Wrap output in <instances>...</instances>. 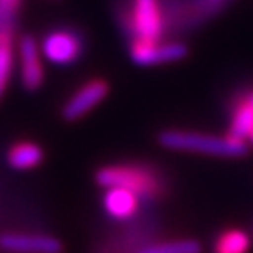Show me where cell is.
<instances>
[{"label": "cell", "mask_w": 253, "mask_h": 253, "mask_svg": "<svg viewBox=\"0 0 253 253\" xmlns=\"http://www.w3.org/2000/svg\"><path fill=\"white\" fill-rule=\"evenodd\" d=\"M160 145L167 150L176 152H195L219 158H242L248 154V143L236 137L208 135L199 131L184 129H167L160 135Z\"/></svg>", "instance_id": "obj_1"}, {"label": "cell", "mask_w": 253, "mask_h": 253, "mask_svg": "<svg viewBox=\"0 0 253 253\" xmlns=\"http://www.w3.org/2000/svg\"><path fill=\"white\" fill-rule=\"evenodd\" d=\"M96 180L101 188H126L139 197H150L160 191V180L148 171L133 165H109L98 171Z\"/></svg>", "instance_id": "obj_2"}, {"label": "cell", "mask_w": 253, "mask_h": 253, "mask_svg": "<svg viewBox=\"0 0 253 253\" xmlns=\"http://www.w3.org/2000/svg\"><path fill=\"white\" fill-rule=\"evenodd\" d=\"M40 47H42V54L45 60L56 66H68L81 56L84 43L77 32L58 28V30H51L49 34H45Z\"/></svg>", "instance_id": "obj_3"}, {"label": "cell", "mask_w": 253, "mask_h": 253, "mask_svg": "<svg viewBox=\"0 0 253 253\" xmlns=\"http://www.w3.org/2000/svg\"><path fill=\"white\" fill-rule=\"evenodd\" d=\"M131 60L139 66H158V64L178 62L188 56V47L178 42H150V40H133L131 43Z\"/></svg>", "instance_id": "obj_4"}, {"label": "cell", "mask_w": 253, "mask_h": 253, "mask_svg": "<svg viewBox=\"0 0 253 253\" xmlns=\"http://www.w3.org/2000/svg\"><path fill=\"white\" fill-rule=\"evenodd\" d=\"M109 84L103 79H92V81L84 83L79 90H75L68 98V101L62 107V118L68 122L79 120V118L86 117L94 107H98L101 101L107 98Z\"/></svg>", "instance_id": "obj_5"}, {"label": "cell", "mask_w": 253, "mask_h": 253, "mask_svg": "<svg viewBox=\"0 0 253 253\" xmlns=\"http://www.w3.org/2000/svg\"><path fill=\"white\" fill-rule=\"evenodd\" d=\"M19 54V72H21V83L27 90H38L43 79H45V70H43V54L42 47L34 36L21 38L17 47Z\"/></svg>", "instance_id": "obj_6"}, {"label": "cell", "mask_w": 253, "mask_h": 253, "mask_svg": "<svg viewBox=\"0 0 253 253\" xmlns=\"http://www.w3.org/2000/svg\"><path fill=\"white\" fill-rule=\"evenodd\" d=\"M129 25L133 40H150V42L160 40L163 34L160 0H133Z\"/></svg>", "instance_id": "obj_7"}, {"label": "cell", "mask_w": 253, "mask_h": 253, "mask_svg": "<svg viewBox=\"0 0 253 253\" xmlns=\"http://www.w3.org/2000/svg\"><path fill=\"white\" fill-rule=\"evenodd\" d=\"M0 248L13 253H60L62 244L47 235H4Z\"/></svg>", "instance_id": "obj_8"}, {"label": "cell", "mask_w": 253, "mask_h": 253, "mask_svg": "<svg viewBox=\"0 0 253 253\" xmlns=\"http://www.w3.org/2000/svg\"><path fill=\"white\" fill-rule=\"evenodd\" d=\"M103 208L115 219H129L139 208V195L126 188H109L103 195Z\"/></svg>", "instance_id": "obj_9"}, {"label": "cell", "mask_w": 253, "mask_h": 253, "mask_svg": "<svg viewBox=\"0 0 253 253\" xmlns=\"http://www.w3.org/2000/svg\"><path fill=\"white\" fill-rule=\"evenodd\" d=\"M6 160H8L9 167H13L17 171H28L43 162V150L36 143L21 141L9 148Z\"/></svg>", "instance_id": "obj_10"}, {"label": "cell", "mask_w": 253, "mask_h": 253, "mask_svg": "<svg viewBox=\"0 0 253 253\" xmlns=\"http://www.w3.org/2000/svg\"><path fill=\"white\" fill-rule=\"evenodd\" d=\"M15 62V49H13V32L2 30L0 32V100L8 88Z\"/></svg>", "instance_id": "obj_11"}, {"label": "cell", "mask_w": 253, "mask_h": 253, "mask_svg": "<svg viewBox=\"0 0 253 253\" xmlns=\"http://www.w3.org/2000/svg\"><path fill=\"white\" fill-rule=\"evenodd\" d=\"M253 131V107L248 100H242L236 103V109L231 118L229 135L246 141Z\"/></svg>", "instance_id": "obj_12"}, {"label": "cell", "mask_w": 253, "mask_h": 253, "mask_svg": "<svg viewBox=\"0 0 253 253\" xmlns=\"http://www.w3.org/2000/svg\"><path fill=\"white\" fill-rule=\"evenodd\" d=\"M250 236L240 229H231L219 235L214 246V253H248Z\"/></svg>", "instance_id": "obj_13"}, {"label": "cell", "mask_w": 253, "mask_h": 253, "mask_svg": "<svg viewBox=\"0 0 253 253\" xmlns=\"http://www.w3.org/2000/svg\"><path fill=\"white\" fill-rule=\"evenodd\" d=\"M139 253H201L197 240H169L143 248Z\"/></svg>", "instance_id": "obj_14"}, {"label": "cell", "mask_w": 253, "mask_h": 253, "mask_svg": "<svg viewBox=\"0 0 253 253\" xmlns=\"http://www.w3.org/2000/svg\"><path fill=\"white\" fill-rule=\"evenodd\" d=\"M13 9H9L8 6H4L0 2V32L2 30H9L13 32Z\"/></svg>", "instance_id": "obj_15"}, {"label": "cell", "mask_w": 253, "mask_h": 253, "mask_svg": "<svg viewBox=\"0 0 253 253\" xmlns=\"http://www.w3.org/2000/svg\"><path fill=\"white\" fill-rule=\"evenodd\" d=\"M0 2H2L4 6H8L9 9H13V11H15V9H17V6H19V2H21V0H0Z\"/></svg>", "instance_id": "obj_16"}, {"label": "cell", "mask_w": 253, "mask_h": 253, "mask_svg": "<svg viewBox=\"0 0 253 253\" xmlns=\"http://www.w3.org/2000/svg\"><path fill=\"white\" fill-rule=\"evenodd\" d=\"M246 100L250 101V103H252V107H253V90L250 92V94H248V98H246Z\"/></svg>", "instance_id": "obj_17"}, {"label": "cell", "mask_w": 253, "mask_h": 253, "mask_svg": "<svg viewBox=\"0 0 253 253\" xmlns=\"http://www.w3.org/2000/svg\"><path fill=\"white\" fill-rule=\"evenodd\" d=\"M248 141H250V143H252V146H253V131H252V135L248 137Z\"/></svg>", "instance_id": "obj_18"}]
</instances>
